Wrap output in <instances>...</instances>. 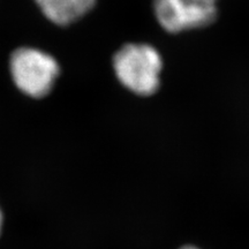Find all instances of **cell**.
<instances>
[{
  "instance_id": "277c9868",
  "label": "cell",
  "mask_w": 249,
  "mask_h": 249,
  "mask_svg": "<svg viewBox=\"0 0 249 249\" xmlns=\"http://www.w3.org/2000/svg\"><path fill=\"white\" fill-rule=\"evenodd\" d=\"M40 11L51 22L70 26L95 7L97 0H35Z\"/></svg>"
},
{
  "instance_id": "5b68a950",
  "label": "cell",
  "mask_w": 249,
  "mask_h": 249,
  "mask_svg": "<svg viewBox=\"0 0 249 249\" xmlns=\"http://www.w3.org/2000/svg\"><path fill=\"white\" fill-rule=\"evenodd\" d=\"M1 227H2V213L0 210V233H1Z\"/></svg>"
},
{
  "instance_id": "3957f363",
  "label": "cell",
  "mask_w": 249,
  "mask_h": 249,
  "mask_svg": "<svg viewBox=\"0 0 249 249\" xmlns=\"http://www.w3.org/2000/svg\"><path fill=\"white\" fill-rule=\"evenodd\" d=\"M158 23L169 33L209 26L217 18V0H155Z\"/></svg>"
},
{
  "instance_id": "7a4b0ae2",
  "label": "cell",
  "mask_w": 249,
  "mask_h": 249,
  "mask_svg": "<svg viewBox=\"0 0 249 249\" xmlns=\"http://www.w3.org/2000/svg\"><path fill=\"white\" fill-rule=\"evenodd\" d=\"M9 71L18 89L33 98L48 96L60 74L52 55L34 48L15 50L9 59Z\"/></svg>"
},
{
  "instance_id": "8992f818",
  "label": "cell",
  "mask_w": 249,
  "mask_h": 249,
  "mask_svg": "<svg viewBox=\"0 0 249 249\" xmlns=\"http://www.w3.org/2000/svg\"><path fill=\"white\" fill-rule=\"evenodd\" d=\"M182 249H197V248H194V247H185V248H182Z\"/></svg>"
},
{
  "instance_id": "6da1fadb",
  "label": "cell",
  "mask_w": 249,
  "mask_h": 249,
  "mask_svg": "<svg viewBox=\"0 0 249 249\" xmlns=\"http://www.w3.org/2000/svg\"><path fill=\"white\" fill-rule=\"evenodd\" d=\"M161 67L160 54L148 44H126L113 57L118 80L140 96H150L157 91Z\"/></svg>"
}]
</instances>
